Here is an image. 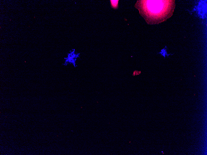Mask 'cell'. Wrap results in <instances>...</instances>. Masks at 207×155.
<instances>
[{"label": "cell", "mask_w": 207, "mask_h": 155, "mask_svg": "<svg viewBox=\"0 0 207 155\" xmlns=\"http://www.w3.org/2000/svg\"><path fill=\"white\" fill-rule=\"evenodd\" d=\"M139 73L138 71H134V72L133 73V76H135V75H139V74H140V73Z\"/></svg>", "instance_id": "277c9868"}, {"label": "cell", "mask_w": 207, "mask_h": 155, "mask_svg": "<svg viewBox=\"0 0 207 155\" xmlns=\"http://www.w3.org/2000/svg\"><path fill=\"white\" fill-rule=\"evenodd\" d=\"M119 1H111V5L113 8L117 9L118 7V2Z\"/></svg>", "instance_id": "3957f363"}, {"label": "cell", "mask_w": 207, "mask_h": 155, "mask_svg": "<svg viewBox=\"0 0 207 155\" xmlns=\"http://www.w3.org/2000/svg\"><path fill=\"white\" fill-rule=\"evenodd\" d=\"M80 53H76L75 50L73 49L70 51L68 55L67 58H65V61L64 65L67 66L68 64H72L74 67H76V61L77 59L80 57Z\"/></svg>", "instance_id": "7a4b0ae2"}, {"label": "cell", "mask_w": 207, "mask_h": 155, "mask_svg": "<svg viewBox=\"0 0 207 155\" xmlns=\"http://www.w3.org/2000/svg\"><path fill=\"white\" fill-rule=\"evenodd\" d=\"M140 5L139 6L141 11L143 12L146 17L151 19H157L163 13V6L162 1H141Z\"/></svg>", "instance_id": "6da1fadb"}]
</instances>
